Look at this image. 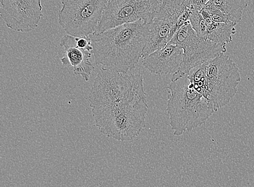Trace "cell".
<instances>
[{"label": "cell", "instance_id": "6da1fadb", "mask_svg": "<svg viewBox=\"0 0 254 187\" xmlns=\"http://www.w3.org/2000/svg\"><path fill=\"white\" fill-rule=\"evenodd\" d=\"M146 98L142 75L101 68L89 95L97 127L106 137L131 141L145 127Z\"/></svg>", "mask_w": 254, "mask_h": 187}, {"label": "cell", "instance_id": "7a4b0ae2", "mask_svg": "<svg viewBox=\"0 0 254 187\" xmlns=\"http://www.w3.org/2000/svg\"><path fill=\"white\" fill-rule=\"evenodd\" d=\"M149 33V23L140 20L91 35L97 65L117 72L128 73L141 58Z\"/></svg>", "mask_w": 254, "mask_h": 187}, {"label": "cell", "instance_id": "3957f363", "mask_svg": "<svg viewBox=\"0 0 254 187\" xmlns=\"http://www.w3.org/2000/svg\"><path fill=\"white\" fill-rule=\"evenodd\" d=\"M167 112L174 135L179 137L205 124L217 110L195 89L187 75L171 81Z\"/></svg>", "mask_w": 254, "mask_h": 187}, {"label": "cell", "instance_id": "277c9868", "mask_svg": "<svg viewBox=\"0 0 254 187\" xmlns=\"http://www.w3.org/2000/svg\"><path fill=\"white\" fill-rule=\"evenodd\" d=\"M208 99L216 109L225 107L238 92L241 80L239 67L225 53L205 62Z\"/></svg>", "mask_w": 254, "mask_h": 187}, {"label": "cell", "instance_id": "5b68a950", "mask_svg": "<svg viewBox=\"0 0 254 187\" xmlns=\"http://www.w3.org/2000/svg\"><path fill=\"white\" fill-rule=\"evenodd\" d=\"M107 3V0H62L59 24L70 36H90L96 33Z\"/></svg>", "mask_w": 254, "mask_h": 187}, {"label": "cell", "instance_id": "8992f818", "mask_svg": "<svg viewBox=\"0 0 254 187\" xmlns=\"http://www.w3.org/2000/svg\"><path fill=\"white\" fill-rule=\"evenodd\" d=\"M169 44L180 46L184 50L181 66L178 71L172 75L171 81L187 75L193 68L214 59L227 51L226 45L199 37L193 30L190 21L175 34Z\"/></svg>", "mask_w": 254, "mask_h": 187}, {"label": "cell", "instance_id": "52a82bcc", "mask_svg": "<svg viewBox=\"0 0 254 187\" xmlns=\"http://www.w3.org/2000/svg\"><path fill=\"white\" fill-rule=\"evenodd\" d=\"M162 0H108L95 33L126 23L150 22L160 10Z\"/></svg>", "mask_w": 254, "mask_h": 187}, {"label": "cell", "instance_id": "ba28073f", "mask_svg": "<svg viewBox=\"0 0 254 187\" xmlns=\"http://www.w3.org/2000/svg\"><path fill=\"white\" fill-rule=\"evenodd\" d=\"M0 15L9 29L29 33L38 27L43 7L41 0H1Z\"/></svg>", "mask_w": 254, "mask_h": 187}, {"label": "cell", "instance_id": "9c48e42d", "mask_svg": "<svg viewBox=\"0 0 254 187\" xmlns=\"http://www.w3.org/2000/svg\"><path fill=\"white\" fill-rule=\"evenodd\" d=\"M64 55L61 58L63 65L72 66L75 75L81 76L86 81L90 80L94 66L90 61L93 49L80 47L76 43L75 37L66 34L60 42Z\"/></svg>", "mask_w": 254, "mask_h": 187}, {"label": "cell", "instance_id": "30bf717a", "mask_svg": "<svg viewBox=\"0 0 254 187\" xmlns=\"http://www.w3.org/2000/svg\"><path fill=\"white\" fill-rule=\"evenodd\" d=\"M184 50L176 45L168 44L144 58L143 66L151 73L157 75L172 74L181 66Z\"/></svg>", "mask_w": 254, "mask_h": 187}, {"label": "cell", "instance_id": "8fae6325", "mask_svg": "<svg viewBox=\"0 0 254 187\" xmlns=\"http://www.w3.org/2000/svg\"><path fill=\"white\" fill-rule=\"evenodd\" d=\"M190 10L188 0H162L160 10L155 17L169 23L172 28L173 38L175 34L189 21Z\"/></svg>", "mask_w": 254, "mask_h": 187}, {"label": "cell", "instance_id": "7c38bea8", "mask_svg": "<svg viewBox=\"0 0 254 187\" xmlns=\"http://www.w3.org/2000/svg\"><path fill=\"white\" fill-rule=\"evenodd\" d=\"M149 23V33L141 58L163 48L172 39V28L168 22L155 17Z\"/></svg>", "mask_w": 254, "mask_h": 187}, {"label": "cell", "instance_id": "4fadbf2b", "mask_svg": "<svg viewBox=\"0 0 254 187\" xmlns=\"http://www.w3.org/2000/svg\"><path fill=\"white\" fill-rule=\"evenodd\" d=\"M200 13L203 16L206 27L204 39L226 46L232 42L233 37L236 31V23L214 22L207 11L204 9L200 10Z\"/></svg>", "mask_w": 254, "mask_h": 187}, {"label": "cell", "instance_id": "5bb4252c", "mask_svg": "<svg viewBox=\"0 0 254 187\" xmlns=\"http://www.w3.org/2000/svg\"><path fill=\"white\" fill-rule=\"evenodd\" d=\"M214 6L230 16L236 23L242 20L244 10L248 7L246 0H210Z\"/></svg>", "mask_w": 254, "mask_h": 187}, {"label": "cell", "instance_id": "9a60e30c", "mask_svg": "<svg viewBox=\"0 0 254 187\" xmlns=\"http://www.w3.org/2000/svg\"><path fill=\"white\" fill-rule=\"evenodd\" d=\"M209 14L212 21L216 22L225 23H236L232 17L226 14L216 8L213 4L209 1L203 8ZM238 24V23H236Z\"/></svg>", "mask_w": 254, "mask_h": 187}, {"label": "cell", "instance_id": "2e32d148", "mask_svg": "<svg viewBox=\"0 0 254 187\" xmlns=\"http://www.w3.org/2000/svg\"><path fill=\"white\" fill-rule=\"evenodd\" d=\"M210 0H188L190 9L201 10Z\"/></svg>", "mask_w": 254, "mask_h": 187}]
</instances>
